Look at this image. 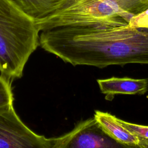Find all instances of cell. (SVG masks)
Returning <instances> with one entry per match:
<instances>
[{"label": "cell", "mask_w": 148, "mask_h": 148, "mask_svg": "<svg viewBox=\"0 0 148 148\" xmlns=\"http://www.w3.org/2000/svg\"><path fill=\"white\" fill-rule=\"evenodd\" d=\"M0 147L52 148V139L29 128L11 104L0 108Z\"/></svg>", "instance_id": "4"}, {"label": "cell", "mask_w": 148, "mask_h": 148, "mask_svg": "<svg viewBox=\"0 0 148 148\" xmlns=\"http://www.w3.org/2000/svg\"><path fill=\"white\" fill-rule=\"evenodd\" d=\"M102 93L106 99L116 94H144L148 90V80L130 77H116L97 80Z\"/></svg>", "instance_id": "6"}, {"label": "cell", "mask_w": 148, "mask_h": 148, "mask_svg": "<svg viewBox=\"0 0 148 148\" xmlns=\"http://www.w3.org/2000/svg\"><path fill=\"white\" fill-rule=\"evenodd\" d=\"M12 1H13L14 2H15L16 4H17V0H12Z\"/></svg>", "instance_id": "12"}, {"label": "cell", "mask_w": 148, "mask_h": 148, "mask_svg": "<svg viewBox=\"0 0 148 148\" xmlns=\"http://www.w3.org/2000/svg\"><path fill=\"white\" fill-rule=\"evenodd\" d=\"M52 148H106L120 146L101 128L94 117L78 123L69 132L51 138Z\"/></svg>", "instance_id": "5"}, {"label": "cell", "mask_w": 148, "mask_h": 148, "mask_svg": "<svg viewBox=\"0 0 148 148\" xmlns=\"http://www.w3.org/2000/svg\"><path fill=\"white\" fill-rule=\"evenodd\" d=\"M94 117L103 131L112 139L124 146L138 147L139 140L113 115L95 110Z\"/></svg>", "instance_id": "7"}, {"label": "cell", "mask_w": 148, "mask_h": 148, "mask_svg": "<svg viewBox=\"0 0 148 148\" xmlns=\"http://www.w3.org/2000/svg\"><path fill=\"white\" fill-rule=\"evenodd\" d=\"M148 9V0H71L54 13L37 21L40 30L68 25L102 24L115 18L130 22Z\"/></svg>", "instance_id": "3"}, {"label": "cell", "mask_w": 148, "mask_h": 148, "mask_svg": "<svg viewBox=\"0 0 148 148\" xmlns=\"http://www.w3.org/2000/svg\"><path fill=\"white\" fill-rule=\"evenodd\" d=\"M34 18L12 0H0V73L20 78L27 62L39 45Z\"/></svg>", "instance_id": "2"}, {"label": "cell", "mask_w": 148, "mask_h": 148, "mask_svg": "<svg viewBox=\"0 0 148 148\" xmlns=\"http://www.w3.org/2000/svg\"><path fill=\"white\" fill-rule=\"evenodd\" d=\"M71 0H17V5L35 20L46 17L64 7Z\"/></svg>", "instance_id": "8"}, {"label": "cell", "mask_w": 148, "mask_h": 148, "mask_svg": "<svg viewBox=\"0 0 148 148\" xmlns=\"http://www.w3.org/2000/svg\"><path fill=\"white\" fill-rule=\"evenodd\" d=\"M129 25L135 27L148 28V9L133 17L130 20Z\"/></svg>", "instance_id": "11"}, {"label": "cell", "mask_w": 148, "mask_h": 148, "mask_svg": "<svg viewBox=\"0 0 148 148\" xmlns=\"http://www.w3.org/2000/svg\"><path fill=\"white\" fill-rule=\"evenodd\" d=\"M120 121L139 140L138 147L148 148V126L133 124L119 119Z\"/></svg>", "instance_id": "9"}, {"label": "cell", "mask_w": 148, "mask_h": 148, "mask_svg": "<svg viewBox=\"0 0 148 148\" xmlns=\"http://www.w3.org/2000/svg\"><path fill=\"white\" fill-rule=\"evenodd\" d=\"M40 32V46L73 66L148 64V28L132 27L121 18Z\"/></svg>", "instance_id": "1"}, {"label": "cell", "mask_w": 148, "mask_h": 148, "mask_svg": "<svg viewBox=\"0 0 148 148\" xmlns=\"http://www.w3.org/2000/svg\"><path fill=\"white\" fill-rule=\"evenodd\" d=\"M10 79L0 73V108L13 104Z\"/></svg>", "instance_id": "10"}]
</instances>
